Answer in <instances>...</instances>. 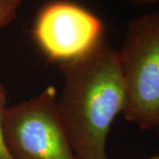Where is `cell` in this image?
I'll use <instances>...</instances> for the list:
<instances>
[{"mask_svg": "<svg viewBox=\"0 0 159 159\" xmlns=\"http://www.w3.org/2000/svg\"><path fill=\"white\" fill-rule=\"evenodd\" d=\"M57 109L77 159H108L106 142L125 94L117 51L102 38L87 54L59 66Z\"/></svg>", "mask_w": 159, "mask_h": 159, "instance_id": "cell-1", "label": "cell"}, {"mask_svg": "<svg viewBox=\"0 0 159 159\" xmlns=\"http://www.w3.org/2000/svg\"><path fill=\"white\" fill-rule=\"evenodd\" d=\"M117 54L125 87V119L142 130L158 129L159 10L131 20Z\"/></svg>", "mask_w": 159, "mask_h": 159, "instance_id": "cell-2", "label": "cell"}, {"mask_svg": "<svg viewBox=\"0 0 159 159\" xmlns=\"http://www.w3.org/2000/svg\"><path fill=\"white\" fill-rule=\"evenodd\" d=\"M3 129L13 159H77L59 116L53 87L6 107Z\"/></svg>", "mask_w": 159, "mask_h": 159, "instance_id": "cell-3", "label": "cell"}, {"mask_svg": "<svg viewBox=\"0 0 159 159\" xmlns=\"http://www.w3.org/2000/svg\"><path fill=\"white\" fill-rule=\"evenodd\" d=\"M103 25L85 8L67 1L44 6L34 24V35L51 61L69 62L91 51L103 38Z\"/></svg>", "mask_w": 159, "mask_h": 159, "instance_id": "cell-4", "label": "cell"}, {"mask_svg": "<svg viewBox=\"0 0 159 159\" xmlns=\"http://www.w3.org/2000/svg\"><path fill=\"white\" fill-rule=\"evenodd\" d=\"M22 2L23 0H0V29L16 18Z\"/></svg>", "mask_w": 159, "mask_h": 159, "instance_id": "cell-5", "label": "cell"}, {"mask_svg": "<svg viewBox=\"0 0 159 159\" xmlns=\"http://www.w3.org/2000/svg\"><path fill=\"white\" fill-rule=\"evenodd\" d=\"M6 91L4 89L3 86L0 85V159H13L6 146L5 135H4V129H3L4 113L6 109Z\"/></svg>", "mask_w": 159, "mask_h": 159, "instance_id": "cell-6", "label": "cell"}, {"mask_svg": "<svg viewBox=\"0 0 159 159\" xmlns=\"http://www.w3.org/2000/svg\"><path fill=\"white\" fill-rule=\"evenodd\" d=\"M134 6H142L144 5H153L159 3V0H124Z\"/></svg>", "mask_w": 159, "mask_h": 159, "instance_id": "cell-7", "label": "cell"}, {"mask_svg": "<svg viewBox=\"0 0 159 159\" xmlns=\"http://www.w3.org/2000/svg\"><path fill=\"white\" fill-rule=\"evenodd\" d=\"M148 159H159V155H157V156H154L152 157H150V158Z\"/></svg>", "mask_w": 159, "mask_h": 159, "instance_id": "cell-8", "label": "cell"}]
</instances>
